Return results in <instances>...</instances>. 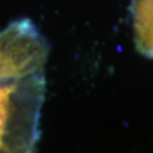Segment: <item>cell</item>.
<instances>
[{"label": "cell", "mask_w": 153, "mask_h": 153, "mask_svg": "<svg viewBox=\"0 0 153 153\" xmlns=\"http://www.w3.org/2000/svg\"><path fill=\"white\" fill-rule=\"evenodd\" d=\"M131 13L137 50L153 59V0H131Z\"/></svg>", "instance_id": "obj_1"}]
</instances>
